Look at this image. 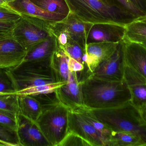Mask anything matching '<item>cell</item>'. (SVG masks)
Returning a JSON list of instances; mask_svg holds the SVG:
<instances>
[{"label":"cell","instance_id":"6da1fadb","mask_svg":"<svg viewBox=\"0 0 146 146\" xmlns=\"http://www.w3.org/2000/svg\"><path fill=\"white\" fill-rule=\"evenodd\" d=\"M70 14L86 23L125 26L136 20L135 15L112 0H65Z\"/></svg>","mask_w":146,"mask_h":146},{"label":"cell","instance_id":"7a4b0ae2","mask_svg":"<svg viewBox=\"0 0 146 146\" xmlns=\"http://www.w3.org/2000/svg\"><path fill=\"white\" fill-rule=\"evenodd\" d=\"M80 81L86 109H109L131 101V94L123 80H106L89 75Z\"/></svg>","mask_w":146,"mask_h":146},{"label":"cell","instance_id":"3957f363","mask_svg":"<svg viewBox=\"0 0 146 146\" xmlns=\"http://www.w3.org/2000/svg\"><path fill=\"white\" fill-rule=\"evenodd\" d=\"M88 110L112 131L133 133L146 141V121L130 101L113 108Z\"/></svg>","mask_w":146,"mask_h":146},{"label":"cell","instance_id":"277c9868","mask_svg":"<svg viewBox=\"0 0 146 146\" xmlns=\"http://www.w3.org/2000/svg\"><path fill=\"white\" fill-rule=\"evenodd\" d=\"M15 93L27 88L56 82L50 66V60L23 62L16 67L7 69Z\"/></svg>","mask_w":146,"mask_h":146},{"label":"cell","instance_id":"5b68a950","mask_svg":"<svg viewBox=\"0 0 146 146\" xmlns=\"http://www.w3.org/2000/svg\"><path fill=\"white\" fill-rule=\"evenodd\" d=\"M42 107L36 124L50 146H58L68 132L69 110L59 101Z\"/></svg>","mask_w":146,"mask_h":146},{"label":"cell","instance_id":"8992f818","mask_svg":"<svg viewBox=\"0 0 146 146\" xmlns=\"http://www.w3.org/2000/svg\"><path fill=\"white\" fill-rule=\"evenodd\" d=\"M52 25L35 17L21 14L12 35L27 51L53 34Z\"/></svg>","mask_w":146,"mask_h":146},{"label":"cell","instance_id":"52a82bcc","mask_svg":"<svg viewBox=\"0 0 146 146\" xmlns=\"http://www.w3.org/2000/svg\"><path fill=\"white\" fill-rule=\"evenodd\" d=\"M58 101L70 111L85 109L80 83L77 73L69 71L66 83L61 86L55 91Z\"/></svg>","mask_w":146,"mask_h":146},{"label":"cell","instance_id":"ba28073f","mask_svg":"<svg viewBox=\"0 0 146 146\" xmlns=\"http://www.w3.org/2000/svg\"><path fill=\"white\" fill-rule=\"evenodd\" d=\"M125 67L122 41L114 54L101 62L90 74L93 77L106 80L120 81L123 80Z\"/></svg>","mask_w":146,"mask_h":146},{"label":"cell","instance_id":"9c48e42d","mask_svg":"<svg viewBox=\"0 0 146 146\" xmlns=\"http://www.w3.org/2000/svg\"><path fill=\"white\" fill-rule=\"evenodd\" d=\"M68 131L77 134L92 146H108V141L77 111H69Z\"/></svg>","mask_w":146,"mask_h":146},{"label":"cell","instance_id":"30bf717a","mask_svg":"<svg viewBox=\"0 0 146 146\" xmlns=\"http://www.w3.org/2000/svg\"><path fill=\"white\" fill-rule=\"evenodd\" d=\"M27 51L12 36L0 38V68H12L24 61Z\"/></svg>","mask_w":146,"mask_h":146},{"label":"cell","instance_id":"8fae6325","mask_svg":"<svg viewBox=\"0 0 146 146\" xmlns=\"http://www.w3.org/2000/svg\"><path fill=\"white\" fill-rule=\"evenodd\" d=\"M123 80L131 94L130 102L140 111L146 104V79L125 65Z\"/></svg>","mask_w":146,"mask_h":146},{"label":"cell","instance_id":"7c38bea8","mask_svg":"<svg viewBox=\"0 0 146 146\" xmlns=\"http://www.w3.org/2000/svg\"><path fill=\"white\" fill-rule=\"evenodd\" d=\"M17 134L21 146H50L36 122L24 117H18Z\"/></svg>","mask_w":146,"mask_h":146},{"label":"cell","instance_id":"4fadbf2b","mask_svg":"<svg viewBox=\"0 0 146 146\" xmlns=\"http://www.w3.org/2000/svg\"><path fill=\"white\" fill-rule=\"evenodd\" d=\"M7 4L12 9L21 14L35 17L51 25L61 22L67 17L66 15L44 10L35 5L30 0H15Z\"/></svg>","mask_w":146,"mask_h":146},{"label":"cell","instance_id":"5bb4252c","mask_svg":"<svg viewBox=\"0 0 146 146\" xmlns=\"http://www.w3.org/2000/svg\"><path fill=\"white\" fill-rule=\"evenodd\" d=\"M60 24L70 38L86 51L88 35L93 24L84 22L70 13Z\"/></svg>","mask_w":146,"mask_h":146},{"label":"cell","instance_id":"9a60e30c","mask_svg":"<svg viewBox=\"0 0 146 146\" xmlns=\"http://www.w3.org/2000/svg\"><path fill=\"white\" fill-rule=\"evenodd\" d=\"M122 42L125 65L146 79V48L139 43Z\"/></svg>","mask_w":146,"mask_h":146},{"label":"cell","instance_id":"2e32d148","mask_svg":"<svg viewBox=\"0 0 146 146\" xmlns=\"http://www.w3.org/2000/svg\"><path fill=\"white\" fill-rule=\"evenodd\" d=\"M126 26L110 24H96L91 28L88 43L94 42L118 43L123 41Z\"/></svg>","mask_w":146,"mask_h":146},{"label":"cell","instance_id":"e0dca14e","mask_svg":"<svg viewBox=\"0 0 146 146\" xmlns=\"http://www.w3.org/2000/svg\"><path fill=\"white\" fill-rule=\"evenodd\" d=\"M58 47L56 37L53 32L51 36L27 51L23 62H38L49 61Z\"/></svg>","mask_w":146,"mask_h":146},{"label":"cell","instance_id":"ac0fdd59","mask_svg":"<svg viewBox=\"0 0 146 146\" xmlns=\"http://www.w3.org/2000/svg\"><path fill=\"white\" fill-rule=\"evenodd\" d=\"M18 95L19 115L36 122L42 111L41 103L34 96Z\"/></svg>","mask_w":146,"mask_h":146},{"label":"cell","instance_id":"d6986e66","mask_svg":"<svg viewBox=\"0 0 146 146\" xmlns=\"http://www.w3.org/2000/svg\"><path fill=\"white\" fill-rule=\"evenodd\" d=\"M68 60V57L65 51L59 47L50 58V67L57 82H67L69 73Z\"/></svg>","mask_w":146,"mask_h":146},{"label":"cell","instance_id":"ffe728a7","mask_svg":"<svg viewBox=\"0 0 146 146\" xmlns=\"http://www.w3.org/2000/svg\"><path fill=\"white\" fill-rule=\"evenodd\" d=\"M120 42H101L88 43L87 45L86 51L89 55L95 57L100 63L114 54Z\"/></svg>","mask_w":146,"mask_h":146},{"label":"cell","instance_id":"44dd1931","mask_svg":"<svg viewBox=\"0 0 146 146\" xmlns=\"http://www.w3.org/2000/svg\"><path fill=\"white\" fill-rule=\"evenodd\" d=\"M109 146H146V141L133 133L112 131Z\"/></svg>","mask_w":146,"mask_h":146},{"label":"cell","instance_id":"7402d4cb","mask_svg":"<svg viewBox=\"0 0 146 146\" xmlns=\"http://www.w3.org/2000/svg\"><path fill=\"white\" fill-rule=\"evenodd\" d=\"M123 40L139 43L146 41V21L136 20L127 25Z\"/></svg>","mask_w":146,"mask_h":146},{"label":"cell","instance_id":"603a6c76","mask_svg":"<svg viewBox=\"0 0 146 146\" xmlns=\"http://www.w3.org/2000/svg\"><path fill=\"white\" fill-rule=\"evenodd\" d=\"M40 8L50 13L68 16L70 10L65 0H30Z\"/></svg>","mask_w":146,"mask_h":146},{"label":"cell","instance_id":"cb8c5ba5","mask_svg":"<svg viewBox=\"0 0 146 146\" xmlns=\"http://www.w3.org/2000/svg\"><path fill=\"white\" fill-rule=\"evenodd\" d=\"M18 97L15 93L0 94V111L18 119Z\"/></svg>","mask_w":146,"mask_h":146},{"label":"cell","instance_id":"d4e9b609","mask_svg":"<svg viewBox=\"0 0 146 146\" xmlns=\"http://www.w3.org/2000/svg\"><path fill=\"white\" fill-rule=\"evenodd\" d=\"M76 111H78L86 121L90 123L98 132H99L108 141L109 146L112 130L109 128L105 124L97 119L88 109H81Z\"/></svg>","mask_w":146,"mask_h":146},{"label":"cell","instance_id":"484cf974","mask_svg":"<svg viewBox=\"0 0 146 146\" xmlns=\"http://www.w3.org/2000/svg\"><path fill=\"white\" fill-rule=\"evenodd\" d=\"M65 84L66 83L55 82L47 85L37 86L19 91L15 93L17 95H28L35 96L40 94L52 93L54 92L57 88Z\"/></svg>","mask_w":146,"mask_h":146},{"label":"cell","instance_id":"4316f807","mask_svg":"<svg viewBox=\"0 0 146 146\" xmlns=\"http://www.w3.org/2000/svg\"><path fill=\"white\" fill-rule=\"evenodd\" d=\"M62 49L65 51L67 56L78 61L85 66L82 61V57L85 51L77 43L69 37L67 44Z\"/></svg>","mask_w":146,"mask_h":146},{"label":"cell","instance_id":"83f0119b","mask_svg":"<svg viewBox=\"0 0 146 146\" xmlns=\"http://www.w3.org/2000/svg\"><path fill=\"white\" fill-rule=\"evenodd\" d=\"M15 92L7 69L0 68V94L15 93Z\"/></svg>","mask_w":146,"mask_h":146},{"label":"cell","instance_id":"f1b7e54d","mask_svg":"<svg viewBox=\"0 0 146 146\" xmlns=\"http://www.w3.org/2000/svg\"><path fill=\"white\" fill-rule=\"evenodd\" d=\"M58 146H92L77 134L68 131L62 141Z\"/></svg>","mask_w":146,"mask_h":146},{"label":"cell","instance_id":"f546056e","mask_svg":"<svg viewBox=\"0 0 146 146\" xmlns=\"http://www.w3.org/2000/svg\"><path fill=\"white\" fill-rule=\"evenodd\" d=\"M0 141L8 144L9 146H21L17 133L0 125Z\"/></svg>","mask_w":146,"mask_h":146},{"label":"cell","instance_id":"4dcf8cb0","mask_svg":"<svg viewBox=\"0 0 146 146\" xmlns=\"http://www.w3.org/2000/svg\"><path fill=\"white\" fill-rule=\"evenodd\" d=\"M21 14L9 6H0V22H16L20 19Z\"/></svg>","mask_w":146,"mask_h":146},{"label":"cell","instance_id":"1f68e13d","mask_svg":"<svg viewBox=\"0 0 146 146\" xmlns=\"http://www.w3.org/2000/svg\"><path fill=\"white\" fill-rule=\"evenodd\" d=\"M18 119L0 111V125L12 131L17 132Z\"/></svg>","mask_w":146,"mask_h":146},{"label":"cell","instance_id":"d6a6232c","mask_svg":"<svg viewBox=\"0 0 146 146\" xmlns=\"http://www.w3.org/2000/svg\"><path fill=\"white\" fill-rule=\"evenodd\" d=\"M123 9L135 15L139 19H145L144 15L135 8L128 0H112Z\"/></svg>","mask_w":146,"mask_h":146},{"label":"cell","instance_id":"836d02e7","mask_svg":"<svg viewBox=\"0 0 146 146\" xmlns=\"http://www.w3.org/2000/svg\"><path fill=\"white\" fill-rule=\"evenodd\" d=\"M68 57V70L70 72H76V73H83L85 70V67L80 63L73 59L72 57L67 56Z\"/></svg>","mask_w":146,"mask_h":146},{"label":"cell","instance_id":"e575fe53","mask_svg":"<svg viewBox=\"0 0 146 146\" xmlns=\"http://www.w3.org/2000/svg\"><path fill=\"white\" fill-rule=\"evenodd\" d=\"M16 22H0V38L11 34Z\"/></svg>","mask_w":146,"mask_h":146},{"label":"cell","instance_id":"d590c367","mask_svg":"<svg viewBox=\"0 0 146 146\" xmlns=\"http://www.w3.org/2000/svg\"><path fill=\"white\" fill-rule=\"evenodd\" d=\"M132 5L141 12L146 18V0H128Z\"/></svg>","mask_w":146,"mask_h":146},{"label":"cell","instance_id":"8d00e7d4","mask_svg":"<svg viewBox=\"0 0 146 146\" xmlns=\"http://www.w3.org/2000/svg\"><path fill=\"white\" fill-rule=\"evenodd\" d=\"M141 113L142 115V117L144 118L146 122V104L140 110Z\"/></svg>","mask_w":146,"mask_h":146},{"label":"cell","instance_id":"74e56055","mask_svg":"<svg viewBox=\"0 0 146 146\" xmlns=\"http://www.w3.org/2000/svg\"><path fill=\"white\" fill-rule=\"evenodd\" d=\"M0 6H6V7L9 6L8 4L6 3L3 0H0Z\"/></svg>","mask_w":146,"mask_h":146},{"label":"cell","instance_id":"f35d334b","mask_svg":"<svg viewBox=\"0 0 146 146\" xmlns=\"http://www.w3.org/2000/svg\"><path fill=\"white\" fill-rule=\"evenodd\" d=\"M0 146H9L8 144L5 142H3V141H0Z\"/></svg>","mask_w":146,"mask_h":146},{"label":"cell","instance_id":"ab89813d","mask_svg":"<svg viewBox=\"0 0 146 146\" xmlns=\"http://www.w3.org/2000/svg\"><path fill=\"white\" fill-rule=\"evenodd\" d=\"M6 3H7L13 1H15V0H3Z\"/></svg>","mask_w":146,"mask_h":146},{"label":"cell","instance_id":"60d3db41","mask_svg":"<svg viewBox=\"0 0 146 146\" xmlns=\"http://www.w3.org/2000/svg\"><path fill=\"white\" fill-rule=\"evenodd\" d=\"M141 44L143 46H144V47H145L146 48V41H145V42H143V43H141Z\"/></svg>","mask_w":146,"mask_h":146},{"label":"cell","instance_id":"b9f144b4","mask_svg":"<svg viewBox=\"0 0 146 146\" xmlns=\"http://www.w3.org/2000/svg\"><path fill=\"white\" fill-rule=\"evenodd\" d=\"M143 20L145 21H146V19H143Z\"/></svg>","mask_w":146,"mask_h":146}]
</instances>
